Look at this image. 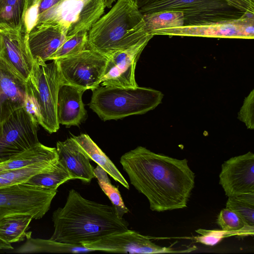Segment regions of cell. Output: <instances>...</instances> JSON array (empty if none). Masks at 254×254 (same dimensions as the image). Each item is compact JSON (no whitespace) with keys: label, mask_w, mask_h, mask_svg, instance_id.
<instances>
[{"label":"cell","mask_w":254,"mask_h":254,"mask_svg":"<svg viewBox=\"0 0 254 254\" xmlns=\"http://www.w3.org/2000/svg\"><path fill=\"white\" fill-rule=\"evenodd\" d=\"M120 162L130 184L148 199L151 210L187 207L195 174L186 159L157 154L139 146L124 154Z\"/></svg>","instance_id":"cell-1"},{"label":"cell","mask_w":254,"mask_h":254,"mask_svg":"<svg viewBox=\"0 0 254 254\" xmlns=\"http://www.w3.org/2000/svg\"><path fill=\"white\" fill-rule=\"evenodd\" d=\"M50 239L78 246L128 229V222L113 206L88 200L73 189L69 190L64 207L53 212Z\"/></svg>","instance_id":"cell-2"},{"label":"cell","mask_w":254,"mask_h":254,"mask_svg":"<svg viewBox=\"0 0 254 254\" xmlns=\"http://www.w3.org/2000/svg\"><path fill=\"white\" fill-rule=\"evenodd\" d=\"M88 48L109 57L137 43L149 33L133 0H117L88 32Z\"/></svg>","instance_id":"cell-3"},{"label":"cell","mask_w":254,"mask_h":254,"mask_svg":"<svg viewBox=\"0 0 254 254\" xmlns=\"http://www.w3.org/2000/svg\"><path fill=\"white\" fill-rule=\"evenodd\" d=\"M163 95L150 88L98 86L88 105L104 121L146 113L161 102Z\"/></svg>","instance_id":"cell-4"},{"label":"cell","mask_w":254,"mask_h":254,"mask_svg":"<svg viewBox=\"0 0 254 254\" xmlns=\"http://www.w3.org/2000/svg\"><path fill=\"white\" fill-rule=\"evenodd\" d=\"M46 64L40 59L34 60L30 74L26 81L27 107L39 125L49 133L59 129L57 104L59 87L62 83L56 60Z\"/></svg>","instance_id":"cell-5"},{"label":"cell","mask_w":254,"mask_h":254,"mask_svg":"<svg viewBox=\"0 0 254 254\" xmlns=\"http://www.w3.org/2000/svg\"><path fill=\"white\" fill-rule=\"evenodd\" d=\"M139 9L142 14L165 11L182 12L184 26L230 21L244 16L224 0H163Z\"/></svg>","instance_id":"cell-6"},{"label":"cell","mask_w":254,"mask_h":254,"mask_svg":"<svg viewBox=\"0 0 254 254\" xmlns=\"http://www.w3.org/2000/svg\"><path fill=\"white\" fill-rule=\"evenodd\" d=\"M105 7V0H62L39 14L35 24H60L70 37L80 32H88L101 17Z\"/></svg>","instance_id":"cell-7"},{"label":"cell","mask_w":254,"mask_h":254,"mask_svg":"<svg viewBox=\"0 0 254 254\" xmlns=\"http://www.w3.org/2000/svg\"><path fill=\"white\" fill-rule=\"evenodd\" d=\"M57 191L25 183L0 188V219L18 214L40 219L50 209Z\"/></svg>","instance_id":"cell-8"},{"label":"cell","mask_w":254,"mask_h":254,"mask_svg":"<svg viewBox=\"0 0 254 254\" xmlns=\"http://www.w3.org/2000/svg\"><path fill=\"white\" fill-rule=\"evenodd\" d=\"M39 125L28 107L13 112L3 123L0 129V163L38 143Z\"/></svg>","instance_id":"cell-9"},{"label":"cell","mask_w":254,"mask_h":254,"mask_svg":"<svg viewBox=\"0 0 254 254\" xmlns=\"http://www.w3.org/2000/svg\"><path fill=\"white\" fill-rule=\"evenodd\" d=\"M108 58L90 49L57 61L62 83L84 90L101 83Z\"/></svg>","instance_id":"cell-10"},{"label":"cell","mask_w":254,"mask_h":254,"mask_svg":"<svg viewBox=\"0 0 254 254\" xmlns=\"http://www.w3.org/2000/svg\"><path fill=\"white\" fill-rule=\"evenodd\" d=\"M151 239V237L140 234L137 231L128 229L81 245L90 251L129 254L185 253L196 249L193 247L185 250H175L171 247L157 245L153 243Z\"/></svg>","instance_id":"cell-11"},{"label":"cell","mask_w":254,"mask_h":254,"mask_svg":"<svg viewBox=\"0 0 254 254\" xmlns=\"http://www.w3.org/2000/svg\"><path fill=\"white\" fill-rule=\"evenodd\" d=\"M150 34L253 39L254 19L244 16L230 21L159 29L152 31Z\"/></svg>","instance_id":"cell-12"},{"label":"cell","mask_w":254,"mask_h":254,"mask_svg":"<svg viewBox=\"0 0 254 254\" xmlns=\"http://www.w3.org/2000/svg\"><path fill=\"white\" fill-rule=\"evenodd\" d=\"M154 35L149 34L137 43L108 57L101 79L102 86L136 88L135 68L139 57Z\"/></svg>","instance_id":"cell-13"},{"label":"cell","mask_w":254,"mask_h":254,"mask_svg":"<svg viewBox=\"0 0 254 254\" xmlns=\"http://www.w3.org/2000/svg\"><path fill=\"white\" fill-rule=\"evenodd\" d=\"M219 184L228 197L254 192V154L232 157L221 166Z\"/></svg>","instance_id":"cell-14"},{"label":"cell","mask_w":254,"mask_h":254,"mask_svg":"<svg viewBox=\"0 0 254 254\" xmlns=\"http://www.w3.org/2000/svg\"><path fill=\"white\" fill-rule=\"evenodd\" d=\"M27 103L26 81L0 57V129L13 112Z\"/></svg>","instance_id":"cell-15"},{"label":"cell","mask_w":254,"mask_h":254,"mask_svg":"<svg viewBox=\"0 0 254 254\" xmlns=\"http://www.w3.org/2000/svg\"><path fill=\"white\" fill-rule=\"evenodd\" d=\"M0 32L3 47L0 57L26 81L32 71L34 60L28 45L29 30L26 21L17 29Z\"/></svg>","instance_id":"cell-16"},{"label":"cell","mask_w":254,"mask_h":254,"mask_svg":"<svg viewBox=\"0 0 254 254\" xmlns=\"http://www.w3.org/2000/svg\"><path fill=\"white\" fill-rule=\"evenodd\" d=\"M69 37L65 28L54 23L35 24L28 35L29 49L34 60L40 59L44 62L50 57Z\"/></svg>","instance_id":"cell-17"},{"label":"cell","mask_w":254,"mask_h":254,"mask_svg":"<svg viewBox=\"0 0 254 254\" xmlns=\"http://www.w3.org/2000/svg\"><path fill=\"white\" fill-rule=\"evenodd\" d=\"M58 160L66 168L71 179H78L85 183L95 178L94 168L90 159L80 149L72 137L57 142Z\"/></svg>","instance_id":"cell-18"},{"label":"cell","mask_w":254,"mask_h":254,"mask_svg":"<svg viewBox=\"0 0 254 254\" xmlns=\"http://www.w3.org/2000/svg\"><path fill=\"white\" fill-rule=\"evenodd\" d=\"M85 90L62 83L59 89L57 104L59 124L70 127L78 126L86 115L82 96Z\"/></svg>","instance_id":"cell-19"},{"label":"cell","mask_w":254,"mask_h":254,"mask_svg":"<svg viewBox=\"0 0 254 254\" xmlns=\"http://www.w3.org/2000/svg\"><path fill=\"white\" fill-rule=\"evenodd\" d=\"M58 161L56 148L48 147L39 142L25 151L0 163V172L19 169L40 162Z\"/></svg>","instance_id":"cell-20"},{"label":"cell","mask_w":254,"mask_h":254,"mask_svg":"<svg viewBox=\"0 0 254 254\" xmlns=\"http://www.w3.org/2000/svg\"><path fill=\"white\" fill-rule=\"evenodd\" d=\"M72 137L80 150L89 158L105 170L116 181L127 189L129 184L110 158L102 151L90 136L84 133Z\"/></svg>","instance_id":"cell-21"},{"label":"cell","mask_w":254,"mask_h":254,"mask_svg":"<svg viewBox=\"0 0 254 254\" xmlns=\"http://www.w3.org/2000/svg\"><path fill=\"white\" fill-rule=\"evenodd\" d=\"M31 232H28L25 243L16 251V253H79L90 251L83 246L61 243L51 239L46 240L31 237Z\"/></svg>","instance_id":"cell-22"},{"label":"cell","mask_w":254,"mask_h":254,"mask_svg":"<svg viewBox=\"0 0 254 254\" xmlns=\"http://www.w3.org/2000/svg\"><path fill=\"white\" fill-rule=\"evenodd\" d=\"M33 219L31 215L18 214L0 219V239L10 244L23 241Z\"/></svg>","instance_id":"cell-23"},{"label":"cell","mask_w":254,"mask_h":254,"mask_svg":"<svg viewBox=\"0 0 254 254\" xmlns=\"http://www.w3.org/2000/svg\"><path fill=\"white\" fill-rule=\"evenodd\" d=\"M58 162L38 163L23 168L0 172V188L25 183L32 176L52 170Z\"/></svg>","instance_id":"cell-24"},{"label":"cell","mask_w":254,"mask_h":254,"mask_svg":"<svg viewBox=\"0 0 254 254\" xmlns=\"http://www.w3.org/2000/svg\"><path fill=\"white\" fill-rule=\"evenodd\" d=\"M25 0H0V31L16 29L25 21Z\"/></svg>","instance_id":"cell-25"},{"label":"cell","mask_w":254,"mask_h":254,"mask_svg":"<svg viewBox=\"0 0 254 254\" xmlns=\"http://www.w3.org/2000/svg\"><path fill=\"white\" fill-rule=\"evenodd\" d=\"M142 15L145 30L149 34L157 30L184 26V16L182 12L165 11Z\"/></svg>","instance_id":"cell-26"},{"label":"cell","mask_w":254,"mask_h":254,"mask_svg":"<svg viewBox=\"0 0 254 254\" xmlns=\"http://www.w3.org/2000/svg\"><path fill=\"white\" fill-rule=\"evenodd\" d=\"M70 180L66 168L58 160L52 170L36 174L25 183L40 188L57 190L60 185Z\"/></svg>","instance_id":"cell-27"},{"label":"cell","mask_w":254,"mask_h":254,"mask_svg":"<svg viewBox=\"0 0 254 254\" xmlns=\"http://www.w3.org/2000/svg\"><path fill=\"white\" fill-rule=\"evenodd\" d=\"M94 174L100 188L109 197L118 216L123 218L129 210L124 204L118 188L112 184L107 172L98 165L94 168Z\"/></svg>","instance_id":"cell-28"},{"label":"cell","mask_w":254,"mask_h":254,"mask_svg":"<svg viewBox=\"0 0 254 254\" xmlns=\"http://www.w3.org/2000/svg\"><path fill=\"white\" fill-rule=\"evenodd\" d=\"M226 206L237 213L248 226L254 227V192L228 197Z\"/></svg>","instance_id":"cell-29"},{"label":"cell","mask_w":254,"mask_h":254,"mask_svg":"<svg viewBox=\"0 0 254 254\" xmlns=\"http://www.w3.org/2000/svg\"><path fill=\"white\" fill-rule=\"evenodd\" d=\"M217 223L223 231L235 232L239 235H254V227L248 226L237 213L226 207L220 211Z\"/></svg>","instance_id":"cell-30"},{"label":"cell","mask_w":254,"mask_h":254,"mask_svg":"<svg viewBox=\"0 0 254 254\" xmlns=\"http://www.w3.org/2000/svg\"><path fill=\"white\" fill-rule=\"evenodd\" d=\"M88 32H80L68 38L50 57L49 60H58L76 55L88 49Z\"/></svg>","instance_id":"cell-31"},{"label":"cell","mask_w":254,"mask_h":254,"mask_svg":"<svg viewBox=\"0 0 254 254\" xmlns=\"http://www.w3.org/2000/svg\"><path fill=\"white\" fill-rule=\"evenodd\" d=\"M195 231L201 234V236L193 237L191 238V239H193L196 242L211 246L215 245L226 237L235 235H239V234L235 232L223 230H208L199 229Z\"/></svg>","instance_id":"cell-32"},{"label":"cell","mask_w":254,"mask_h":254,"mask_svg":"<svg viewBox=\"0 0 254 254\" xmlns=\"http://www.w3.org/2000/svg\"><path fill=\"white\" fill-rule=\"evenodd\" d=\"M238 118L244 122L247 127L254 129V90L246 98L239 113Z\"/></svg>","instance_id":"cell-33"},{"label":"cell","mask_w":254,"mask_h":254,"mask_svg":"<svg viewBox=\"0 0 254 254\" xmlns=\"http://www.w3.org/2000/svg\"><path fill=\"white\" fill-rule=\"evenodd\" d=\"M250 18L254 19V0H224Z\"/></svg>","instance_id":"cell-34"},{"label":"cell","mask_w":254,"mask_h":254,"mask_svg":"<svg viewBox=\"0 0 254 254\" xmlns=\"http://www.w3.org/2000/svg\"><path fill=\"white\" fill-rule=\"evenodd\" d=\"M61 0H40L37 6V16Z\"/></svg>","instance_id":"cell-35"},{"label":"cell","mask_w":254,"mask_h":254,"mask_svg":"<svg viewBox=\"0 0 254 254\" xmlns=\"http://www.w3.org/2000/svg\"><path fill=\"white\" fill-rule=\"evenodd\" d=\"M161 0H133L139 9Z\"/></svg>","instance_id":"cell-36"},{"label":"cell","mask_w":254,"mask_h":254,"mask_svg":"<svg viewBox=\"0 0 254 254\" xmlns=\"http://www.w3.org/2000/svg\"><path fill=\"white\" fill-rule=\"evenodd\" d=\"M40 0H25V8L28 9L37 5Z\"/></svg>","instance_id":"cell-37"},{"label":"cell","mask_w":254,"mask_h":254,"mask_svg":"<svg viewBox=\"0 0 254 254\" xmlns=\"http://www.w3.org/2000/svg\"><path fill=\"white\" fill-rule=\"evenodd\" d=\"M13 248L11 244L7 243L0 239V250H11Z\"/></svg>","instance_id":"cell-38"},{"label":"cell","mask_w":254,"mask_h":254,"mask_svg":"<svg viewBox=\"0 0 254 254\" xmlns=\"http://www.w3.org/2000/svg\"><path fill=\"white\" fill-rule=\"evenodd\" d=\"M116 0H105L106 7L111 8L112 4Z\"/></svg>","instance_id":"cell-39"},{"label":"cell","mask_w":254,"mask_h":254,"mask_svg":"<svg viewBox=\"0 0 254 254\" xmlns=\"http://www.w3.org/2000/svg\"><path fill=\"white\" fill-rule=\"evenodd\" d=\"M3 47V39L2 37L0 31V54L1 52L2 49Z\"/></svg>","instance_id":"cell-40"}]
</instances>
